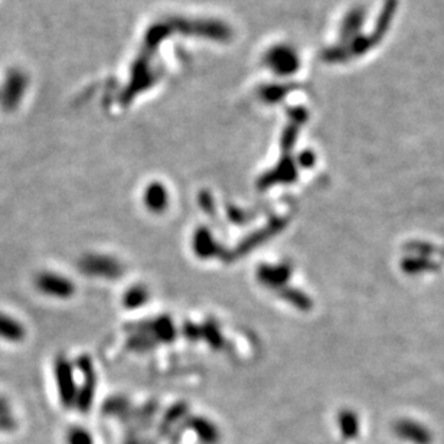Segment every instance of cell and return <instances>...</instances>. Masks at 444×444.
<instances>
[{
    "mask_svg": "<svg viewBox=\"0 0 444 444\" xmlns=\"http://www.w3.org/2000/svg\"><path fill=\"white\" fill-rule=\"evenodd\" d=\"M168 200H169L168 191L164 185L154 182V184H150L148 187L145 192V202H146V207L150 211L153 212L164 211L168 207Z\"/></svg>",
    "mask_w": 444,
    "mask_h": 444,
    "instance_id": "9",
    "label": "cell"
},
{
    "mask_svg": "<svg viewBox=\"0 0 444 444\" xmlns=\"http://www.w3.org/2000/svg\"><path fill=\"white\" fill-rule=\"evenodd\" d=\"M148 297H149L148 290L145 287L137 286V287H133V289L127 290V293L125 296V305H126V308L136 309V308L143 306L145 301L148 300Z\"/></svg>",
    "mask_w": 444,
    "mask_h": 444,
    "instance_id": "15",
    "label": "cell"
},
{
    "mask_svg": "<svg viewBox=\"0 0 444 444\" xmlns=\"http://www.w3.org/2000/svg\"><path fill=\"white\" fill-rule=\"evenodd\" d=\"M54 376L59 401L67 409L74 407L77 401L78 386L74 378V365L71 360L63 355L58 356L54 363Z\"/></svg>",
    "mask_w": 444,
    "mask_h": 444,
    "instance_id": "1",
    "label": "cell"
},
{
    "mask_svg": "<svg viewBox=\"0 0 444 444\" xmlns=\"http://www.w3.org/2000/svg\"><path fill=\"white\" fill-rule=\"evenodd\" d=\"M25 90V78L22 74H15L9 78L6 84V95L2 97V104L5 107L10 109L17 104V101L20 100V95L24 94Z\"/></svg>",
    "mask_w": 444,
    "mask_h": 444,
    "instance_id": "11",
    "label": "cell"
},
{
    "mask_svg": "<svg viewBox=\"0 0 444 444\" xmlns=\"http://www.w3.org/2000/svg\"><path fill=\"white\" fill-rule=\"evenodd\" d=\"M401 269L404 273L415 276L426 271H433L434 269H437V264L431 258H427V255H414L404 258L401 261Z\"/></svg>",
    "mask_w": 444,
    "mask_h": 444,
    "instance_id": "10",
    "label": "cell"
},
{
    "mask_svg": "<svg viewBox=\"0 0 444 444\" xmlns=\"http://www.w3.org/2000/svg\"><path fill=\"white\" fill-rule=\"evenodd\" d=\"M17 429V418L13 413L10 401L0 395V433H12Z\"/></svg>",
    "mask_w": 444,
    "mask_h": 444,
    "instance_id": "13",
    "label": "cell"
},
{
    "mask_svg": "<svg viewBox=\"0 0 444 444\" xmlns=\"http://www.w3.org/2000/svg\"><path fill=\"white\" fill-rule=\"evenodd\" d=\"M280 294L283 299H286L287 301L293 303L294 306H297L299 309L306 310L310 308V300L308 296H305L303 293L293 290V289H283L280 290Z\"/></svg>",
    "mask_w": 444,
    "mask_h": 444,
    "instance_id": "17",
    "label": "cell"
},
{
    "mask_svg": "<svg viewBox=\"0 0 444 444\" xmlns=\"http://www.w3.org/2000/svg\"><path fill=\"white\" fill-rule=\"evenodd\" d=\"M342 436L347 440H352L359 434V420L352 410H343L338 417Z\"/></svg>",
    "mask_w": 444,
    "mask_h": 444,
    "instance_id": "12",
    "label": "cell"
},
{
    "mask_svg": "<svg viewBox=\"0 0 444 444\" xmlns=\"http://www.w3.org/2000/svg\"><path fill=\"white\" fill-rule=\"evenodd\" d=\"M26 338V328L19 319L0 312V339L10 342V343H20Z\"/></svg>",
    "mask_w": 444,
    "mask_h": 444,
    "instance_id": "6",
    "label": "cell"
},
{
    "mask_svg": "<svg viewBox=\"0 0 444 444\" xmlns=\"http://www.w3.org/2000/svg\"><path fill=\"white\" fill-rule=\"evenodd\" d=\"M68 444H93L91 434L83 427H72L67 434Z\"/></svg>",
    "mask_w": 444,
    "mask_h": 444,
    "instance_id": "18",
    "label": "cell"
},
{
    "mask_svg": "<svg viewBox=\"0 0 444 444\" xmlns=\"http://www.w3.org/2000/svg\"><path fill=\"white\" fill-rule=\"evenodd\" d=\"M35 287L39 293L52 299H70L74 292V283L63 276L54 271H42L35 277Z\"/></svg>",
    "mask_w": 444,
    "mask_h": 444,
    "instance_id": "2",
    "label": "cell"
},
{
    "mask_svg": "<svg viewBox=\"0 0 444 444\" xmlns=\"http://www.w3.org/2000/svg\"><path fill=\"white\" fill-rule=\"evenodd\" d=\"M193 247L196 254L200 257H209L215 254L214 238L205 228H200L196 231L193 238Z\"/></svg>",
    "mask_w": 444,
    "mask_h": 444,
    "instance_id": "14",
    "label": "cell"
},
{
    "mask_svg": "<svg viewBox=\"0 0 444 444\" xmlns=\"http://www.w3.org/2000/svg\"><path fill=\"white\" fill-rule=\"evenodd\" d=\"M77 363L78 370L83 374V383L78 387L75 407L79 410V413H88L95 394L97 378L94 374L91 359L88 356H81Z\"/></svg>",
    "mask_w": 444,
    "mask_h": 444,
    "instance_id": "3",
    "label": "cell"
},
{
    "mask_svg": "<svg viewBox=\"0 0 444 444\" xmlns=\"http://www.w3.org/2000/svg\"><path fill=\"white\" fill-rule=\"evenodd\" d=\"M185 413H187V406H185V404H177V406H173V407L166 413V415L164 417V421H161L160 434L168 433L172 424H175L176 421H179V420L182 418V415H184Z\"/></svg>",
    "mask_w": 444,
    "mask_h": 444,
    "instance_id": "16",
    "label": "cell"
},
{
    "mask_svg": "<svg viewBox=\"0 0 444 444\" xmlns=\"http://www.w3.org/2000/svg\"><path fill=\"white\" fill-rule=\"evenodd\" d=\"M290 269L285 264L280 266H262L258 270V278L269 287H280L286 283V280L290 277Z\"/></svg>",
    "mask_w": 444,
    "mask_h": 444,
    "instance_id": "8",
    "label": "cell"
},
{
    "mask_svg": "<svg viewBox=\"0 0 444 444\" xmlns=\"http://www.w3.org/2000/svg\"><path fill=\"white\" fill-rule=\"evenodd\" d=\"M394 433L399 438L411 441L413 444H431L433 441L431 431L427 427H424L422 424L413 420L402 418L397 421L394 424Z\"/></svg>",
    "mask_w": 444,
    "mask_h": 444,
    "instance_id": "5",
    "label": "cell"
},
{
    "mask_svg": "<svg viewBox=\"0 0 444 444\" xmlns=\"http://www.w3.org/2000/svg\"><path fill=\"white\" fill-rule=\"evenodd\" d=\"M78 269L83 274L93 277H117L120 274V264L109 255L87 254L78 262Z\"/></svg>",
    "mask_w": 444,
    "mask_h": 444,
    "instance_id": "4",
    "label": "cell"
},
{
    "mask_svg": "<svg viewBox=\"0 0 444 444\" xmlns=\"http://www.w3.org/2000/svg\"><path fill=\"white\" fill-rule=\"evenodd\" d=\"M184 426L192 429L204 444H216L219 441V431L215 424L204 417H191Z\"/></svg>",
    "mask_w": 444,
    "mask_h": 444,
    "instance_id": "7",
    "label": "cell"
}]
</instances>
